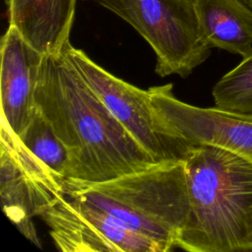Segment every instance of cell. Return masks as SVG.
<instances>
[{"mask_svg": "<svg viewBox=\"0 0 252 252\" xmlns=\"http://www.w3.org/2000/svg\"><path fill=\"white\" fill-rule=\"evenodd\" d=\"M65 195L103 210L164 252L176 246L190 209L183 161L157 162L103 182L66 180Z\"/></svg>", "mask_w": 252, "mask_h": 252, "instance_id": "obj_3", "label": "cell"}, {"mask_svg": "<svg viewBox=\"0 0 252 252\" xmlns=\"http://www.w3.org/2000/svg\"><path fill=\"white\" fill-rule=\"evenodd\" d=\"M159 120L190 145H212L252 161V116L179 100L172 84L148 89Z\"/></svg>", "mask_w": 252, "mask_h": 252, "instance_id": "obj_8", "label": "cell"}, {"mask_svg": "<svg viewBox=\"0 0 252 252\" xmlns=\"http://www.w3.org/2000/svg\"><path fill=\"white\" fill-rule=\"evenodd\" d=\"M212 94L216 107L252 116V53L223 75Z\"/></svg>", "mask_w": 252, "mask_h": 252, "instance_id": "obj_13", "label": "cell"}, {"mask_svg": "<svg viewBox=\"0 0 252 252\" xmlns=\"http://www.w3.org/2000/svg\"><path fill=\"white\" fill-rule=\"evenodd\" d=\"M40 218L63 252H164L103 210L69 195L55 201Z\"/></svg>", "mask_w": 252, "mask_h": 252, "instance_id": "obj_7", "label": "cell"}, {"mask_svg": "<svg viewBox=\"0 0 252 252\" xmlns=\"http://www.w3.org/2000/svg\"><path fill=\"white\" fill-rule=\"evenodd\" d=\"M18 137L25 147L50 170L61 178L67 179L69 169L67 148L36 106L28 127Z\"/></svg>", "mask_w": 252, "mask_h": 252, "instance_id": "obj_12", "label": "cell"}, {"mask_svg": "<svg viewBox=\"0 0 252 252\" xmlns=\"http://www.w3.org/2000/svg\"><path fill=\"white\" fill-rule=\"evenodd\" d=\"M183 163L190 209L176 246L190 252L252 251V161L199 144Z\"/></svg>", "mask_w": 252, "mask_h": 252, "instance_id": "obj_2", "label": "cell"}, {"mask_svg": "<svg viewBox=\"0 0 252 252\" xmlns=\"http://www.w3.org/2000/svg\"><path fill=\"white\" fill-rule=\"evenodd\" d=\"M34 101L67 148L66 180L103 182L157 163L87 85L64 51L43 56Z\"/></svg>", "mask_w": 252, "mask_h": 252, "instance_id": "obj_1", "label": "cell"}, {"mask_svg": "<svg viewBox=\"0 0 252 252\" xmlns=\"http://www.w3.org/2000/svg\"><path fill=\"white\" fill-rule=\"evenodd\" d=\"M248 6H250L252 8V0H243Z\"/></svg>", "mask_w": 252, "mask_h": 252, "instance_id": "obj_14", "label": "cell"}, {"mask_svg": "<svg viewBox=\"0 0 252 252\" xmlns=\"http://www.w3.org/2000/svg\"><path fill=\"white\" fill-rule=\"evenodd\" d=\"M207 44L242 58L252 53V8L243 0H193Z\"/></svg>", "mask_w": 252, "mask_h": 252, "instance_id": "obj_11", "label": "cell"}, {"mask_svg": "<svg viewBox=\"0 0 252 252\" xmlns=\"http://www.w3.org/2000/svg\"><path fill=\"white\" fill-rule=\"evenodd\" d=\"M65 179L39 160L4 123L0 124V197L6 217L41 247L32 219L65 195Z\"/></svg>", "mask_w": 252, "mask_h": 252, "instance_id": "obj_6", "label": "cell"}, {"mask_svg": "<svg viewBox=\"0 0 252 252\" xmlns=\"http://www.w3.org/2000/svg\"><path fill=\"white\" fill-rule=\"evenodd\" d=\"M84 1L98 4L134 28L155 51V71L160 77L185 78L211 53L193 0Z\"/></svg>", "mask_w": 252, "mask_h": 252, "instance_id": "obj_4", "label": "cell"}, {"mask_svg": "<svg viewBox=\"0 0 252 252\" xmlns=\"http://www.w3.org/2000/svg\"><path fill=\"white\" fill-rule=\"evenodd\" d=\"M63 51L87 85L157 162L185 159L193 145L174 135L159 120L149 90L139 89L110 74L71 42Z\"/></svg>", "mask_w": 252, "mask_h": 252, "instance_id": "obj_5", "label": "cell"}, {"mask_svg": "<svg viewBox=\"0 0 252 252\" xmlns=\"http://www.w3.org/2000/svg\"><path fill=\"white\" fill-rule=\"evenodd\" d=\"M43 56L9 25L1 39V121L17 136L28 127L34 112Z\"/></svg>", "mask_w": 252, "mask_h": 252, "instance_id": "obj_9", "label": "cell"}, {"mask_svg": "<svg viewBox=\"0 0 252 252\" xmlns=\"http://www.w3.org/2000/svg\"><path fill=\"white\" fill-rule=\"evenodd\" d=\"M77 0H8L9 25L42 55L58 54L70 42Z\"/></svg>", "mask_w": 252, "mask_h": 252, "instance_id": "obj_10", "label": "cell"}]
</instances>
